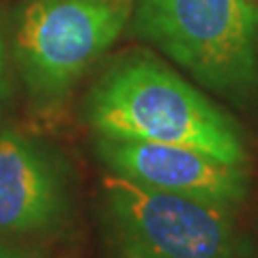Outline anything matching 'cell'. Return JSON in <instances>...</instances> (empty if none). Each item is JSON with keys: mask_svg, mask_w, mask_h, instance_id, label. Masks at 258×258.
<instances>
[{"mask_svg": "<svg viewBox=\"0 0 258 258\" xmlns=\"http://www.w3.org/2000/svg\"><path fill=\"white\" fill-rule=\"evenodd\" d=\"M84 112L97 136L181 144L237 166L247 161L235 120L151 54L112 64L91 88Z\"/></svg>", "mask_w": 258, "mask_h": 258, "instance_id": "1", "label": "cell"}, {"mask_svg": "<svg viewBox=\"0 0 258 258\" xmlns=\"http://www.w3.org/2000/svg\"><path fill=\"white\" fill-rule=\"evenodd\" d=\"M7 95V67H5V41H3V30H0V110Z\"/></svg>", "mask_w": 258, "mask_h": 258, "instance_id": "7", "label": "cell"}, {"mask_svg": "<svg viewBox=\"0 0 258 258\" xmlns=\"http://www.w3.org/2000/svg\"><path fill=\"white\" fill-rule=\"evenodd\" d=\"M134 32L209 91L245 103L258 88V13L247 0H138Z\"/></svg>", "mask_w": 258, "mask_h": 258, "instance_id": "2", "label": "cell"}, {"mask_svg": "<svg viewBox=\"0 0 258 258\" xmlns=\"http://www.w3.org/2000/svg\"><path fill=\"white\" fill-rule=\"evenodd\" d=\"M134 0H30L13 39L15 62L28 93L58 101L120 37Z\"/></svg>", "mask_w": 258, "mask_h": 258, "instance_id": "4", "label": "cell"}, {"mask_svg": "<svg viewBox=\"0 0 258 258\" xmlns=\"http://www.w3.org/2000/svg\"><path fill=\"white\" fill-rule=\"evenodd\" d=\"M69 209L67 179L41 144L0 132V235H43Z\"/></svg>", "mask_w": 258, "mask_h": 258, "instance_id": "6", "label": "cell"}, {"mask_svg": "<svg viewBox=\"0 0 258 258\" xmlns=\"http://www.w3.org/2000/svg\"><path fill=\"white\" fill-rule=\"evenodd\" d=\"M106 217L120 258H241L235 207L142 187L120 176L101 181Z\"/></svg>", "mask_w": 258, "mask_h": 258, "instance_id": "3", "label": "cell"}, {"mask_svg": "<svg viewBox=\"0 0 258 258\" xmlns=\"http://www.w3.org/2000/svg\"><path fill=\"white\" fill-rule=\"evenodd\" d=\"M97 155L112 174L142 187L237 207L249 187L245 166L181 144L97 136Z\"/></svg>", "mask_w": 258, "mask_h": 258, "instance_id": "5", "label": "cell"}, {"mask_svg": "<svg viewBox=\"0 0 258 258\" xmlns=\"http://www.w3.org/2000/svg\"><path fill=\"white\" fill-rule=\"evenodd\" d=\"M0 258H22V256L18 252H13V249H9V247L0 245Z\"/></svg>", "mask_w": 258, "mask_h": 258, "instance_id": "8", "label": "cell"}]
</instances>
